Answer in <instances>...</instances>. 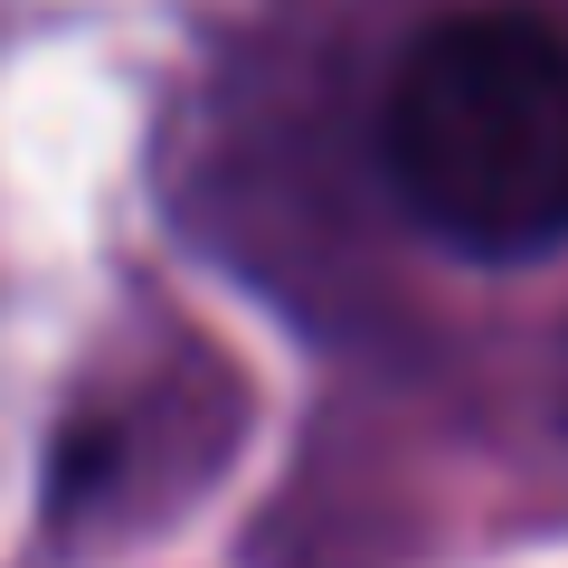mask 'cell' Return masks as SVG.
Wrapping results in <instances>:
<instances>
[{"label":"cell","mask_w":568,"mask_h":568,"mask_svg":"<svg viewBox=\"0 0 568 568\" xmlns=\"http://www.w3.org/2000/svg\"><path fill=\"white\" fill-rule=\"evenodd\" d=\"M398 209L465 256L521 265L568 237V39L521 10L436 20L379 104Z\"/></svg>","instance_id":"obj_1"}]
</instances>
